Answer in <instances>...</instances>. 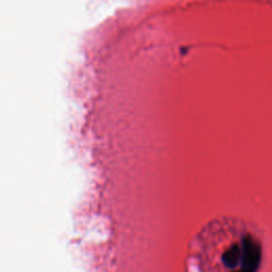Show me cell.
<instances>
[{
    "label": "cell",
    "mask_w": 272,
    "mask_h": 272,
    "mask_svg": "<svg viewBox=\"0 0 272 272\" xmlns=\"http://www.w3.org/2000/svg\"><path fill=\"white\" fill-rule=\"evenodd\" d=\"M194 256L198 272H257L263 245L247 222L221 218L198 234Z\"/></svg>",
    "instance_id": "6da1fadb"
}]
</instances>
